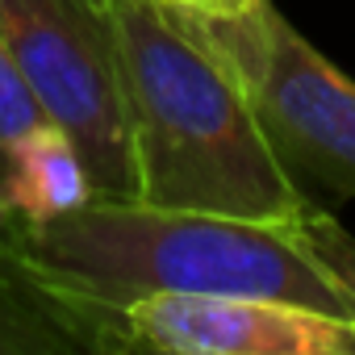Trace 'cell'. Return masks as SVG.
<instances>
[{"instance_id":"obj_1","label":"cell","mask_w":355,"mask_h":355,"mask_svg":"<svg viewBox=\"0 0 355 355\" xmlns=\"http://www.w3.org/2000/svg\"><path fill=\"white\" fill-rule=\"evenodd\" d=\"M138 201L251 222L318 214L276 163L230 63L180 0H109Z\"/></svg>"},{"instance_id":"obj_2","label":"cell","mask_w":355,"mask_h":355,"mask_svg":"<svg viewBox=\"0 0 355 355\" xmlns=\"http://www.w3.org/2000/svg\"><path fill=\"white\" fill-rule=\"evenodd\" d=\"M0 239L80 305L96 351V313L146 293L268 297L355 322V301L297 243L288 222L92 197L71 214L5 230Z\"/></svg>"},{"instance_id":"obj_3","label":"cell","mask_w":355,"mask_h":355,"mask_svg":"<svg viewBox=\"0 0 355 355\" xmlns=\"http://www.w3.org/2000/svg\"><path fill=\"white\" fill-rule=\"evenodd\" d=\"M230 63L276 163L318 209L355 201V80L343 76L272 0L247 9L184 5Z\"/></svg>"},{"instance_id":"obj_4","label":"cell","mask_w":355,"mask_h":355,"mask_svg":"<svg viewBox=\"0 0 355 355\" xmlns=\"http://www.w3.org/2000/svg\"><path fill=\"white\" fill-rule=\"evenodd\" d=\"M9 42L42 113L76 142L101 201H138L109 0H0Z\"/></svg>"},{"instance_id":"obj_5","label":"cell","mask_w":355,"mask_h":355,"mask_svg":"<svg viewBox=\"0 0 355 355\" xmlns=\"http://www.w3.org/2000/svg\"><path fill=\"white\" fill-rule=\"evenodd\" d=\"M101 355H355V322L222 293H146L96 313Z\"/></svg>"},{"instance_id":"obj_6","label":"cell","mask_w":355,"mask_h":355,"mask_svg":"<svg viewBox=\"0 0 355 355\" xmlns=\"http://www.w3.org/2000/svg\"><path fill=\"white\" fill-rule=\"evenodd\" d=\"M92 197V175L76 142L55 121H46L26 134L9 159L5 189H0V234L17 226H42L59 214L88 205Z\"/></svg>"},{"instance_id":"obj_7","label":"cell","mask_w":355,"mask_h":355,"mask_svg":"<svg viewBox=\"0 0 355 355\" xmlns=\"http://www.w3.org/2000/svg\"><path fill=\"white\" fill-rule=\"evenodd\" d=\"M96 351L84 313L42 272L0 239V355H84Z\"/></svg>"},{"instance_id":"obj_8","label":"cell","mask_w":355,"mask_h":355,"mask_svg":"<svg viewBox=\"0 0 355 355\" xmlns=\"http://www.w3.org/2000/svg\"><path fill=\"white\" fill-rule=\"evenodd\" d=\"M51 117L42 113L34 88L26 84L9 42L0 38V189H5V171H9V159L13 150L21 146L26 134H34L38 125H46Z\"/></svg>"},{"instance_id":"obj_9","label":"cell","mask_w":355,"mask_h":355,"mask_svg":"<svg viewBox=\"0 0 355 355\" xmlns=\"http://www.w3.org/2000/svg\"><path fill=\"white\" fill-rule=\"evenodd\" d=\"M288 230H293L297 243L343 284V293L355 301V234L343 230L330 209H318V214H309V218H301V222H288Z\"/></svg>"},{"instance_id":"obj_10","label":"cell","mask_w":355,"mask_h":355,"mask_svg":"<svg viewBox=\"0 0 355 355\" xmlns=\"http://www.w3.org/2000/svg\"><path fill=\"white\" fill-rule=\"evenodd\" d=\"M247 5H251V0H218L222 13H234V9H247Z\"/></svg>"},{"instance_id":"obj_11","label":"cell","mask_w":355,"mask_h":355,"mask_svg":"<svg viewBox=\"0 0 355 355\" xmlns=\"http://www.w3.org/2000/svg\"><path fill=\"white\" fill-rule=\"evenodd\" d=\"M180 5H197V9H218V0H180Z\"/></svg>"}]
</instances>
